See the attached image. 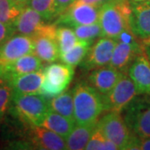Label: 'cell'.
Here are the masks:
<instances>
[{
	"label": "cell",
	"mask_w": 150,
	"mask_h": 150,
	"mask_svg": "<svg viewBox=\"0 0 150 150\" xmlns=\"http://www.w3.org/2000/svg\"><path fill=\"white\" fill-rule=\"evenodd\" d=\"M76 124H91L98 122L104 112L102 95L88 83H79L73 89Z\"/></svg>",
	"instance_id": "1"
},
{
	"label": "cell",
	"mask_w": 150,
	"mask_h": 150,
	"mask_svg": "<svg viewBox=\"0 0 150 150\" xmlns=\"http://www.w3.org/2000/svg\"><path fill=\"white\" fill-rule=\"evenodd\" d=\"M132 4L129 0H108L100 8L99 23L102 37L116 38L121 33L130 29L129 18Z\"/></svg>",
	"instance_id": "2"
},
{
	"label": "cell",
	"mask_w": 150,
	"mask_h": 150,
	"mask_svg": "<svg viewBox=\"0 0 150 150\" xmlns=\"http://www.w3.org/2000/svg\"><path fill=\"white\" fill-rule=\"evenodd\" d=\"M13 100L18 116L32 126L41 125L49 110V101L42 93L13 94Z\"/></svg>",
	"instance_id": "3"
},
{
	"label": "cell",
	"mask_w": 150,
	"mask_h": 150,
	"mask_svg": "<svg viewBox=\"0 0 150 150\" xmlns=\"http://www.w3.org/2000/svg\"><path fill=\"white\" fill-rule=\"evenodd\" d=\"M103 134L111 140L118 149H127L134 134L129 129L121 112L109 111L96 123Z\"/></svg>",
	"instance_id": "4"
},
{
	"label": "cell",
	"mask_w": 150,
	"mask_h": 150,
	"mask_svg": "<svg viewBox=\"0 0 150 150\" xmlns=\"http://www.w3.org/2000/svg\"><path fill=\"white\" fill-rule=\"evenodd\" d=\"M137 95L134 82L129 74L123 73L112 90L102 95L104 111L121 112Z\"/></svg>",
	"instance_id": "5"
},
{
	"label": "cell",
	"mask_w": 150,
	"mask_h": 150,
	"mask_svg": "<svg viewBox=\"0 0 150 150\" xmlns=\"http://www.w3.org/2000/svg\"><path fill=\"white\" fill-rule=\"evenodd\" d=\"M74 76V67L66 64H52L43 69L41 92L43 95L56 96L69 87Z\"/></svg>",
	"instance_id": "6"
},
{
	"label": "cell",
	"mask_w": 150,
	"mask_h": 150,
	"mask_svg": "<svg viewBox=\"0 0 150 150\" xmlns=\"http://www.w3.org/2000/svg\"><path fill=\"white\" fill-rule=\"evenodd\" d=\"M123 110L124 120L133 134L139 138L150 137V100L134 99Z\"/></svg>",
	"instance_id": "7"
},
{
	"label": "cell",
	"mask_w": 150,
	"mask_h": 150,
	"mask_svg": "<svg viewBox=\"0 0 150 150\" xmlns=\"http://www.w3.org/2000/svg\"><path fill=\"white\" fill-rule=\"evenodd\" d=\"M34 51L33 38L13 34L0 46V70L7 65Z\"/></svg>",
	"instance_id": "8"
},
{
	"label": "cell",
	"mask_w": 150,
	"mask_h": 150,
	"mask_svg": "<svg viewBox=\"0 0 150 150\" xmlns=\"http://www.w3.org/2000/svg\"><path fill=\"white\" fill-rule=\"evenodd\" d=\"M100 8L101 6L73 3L59 15L58 23L70 27L96 23L99 22Z\"/></svg>",
	"instance_id": "9"
},
{
	"label": "cell",
	"mask_w": 150,
	"mask_h": 150,
	"mask_svg": "<svg viewBox=\"0 0 150 150\" xmlns=\"http://www.w3.org/2000/svg\"><path fill=\"white\" fill-rule=\"evenodd\" d=\"M117 41L108 37L98 38L91 45L85 59L82 62V67L88 70H93L109 64Z\"/></svg>",
	"instance_id": "10"
},
{
	"label": "cell",
	"mask_w": 150,
	"mask_h": 150,
	"mask_svg": "<svg viewBox=\"0 0 150 150\" xmlns=\"http://www.w3.org/2000/svg\"><path fill=\"white\" fill-rule=\"evenodd\" d=\"M129 28L134 35L144 44L150 43V1L137 2L132 4Z\"/></svg>",
	"instance_id": "11"
},
{
	"label": "cell",
	"mask_w": 150,
	"mask_h": 150,
	"mask_svg": "<svg viewBox=\"0 0 150 150\" xmlns=\"http://www.w3.org/2000/svg\"><path fill=\"white\" fill-rule=\"evenodd\" d=\"M139 94L150 97V60L144 51L138 54L128 69Z\"/></svg>",
	"instance_id": "12"
},
{
	"label": "cell",
	"mask_w": 150,
	"mask_h": 150,
	"mask_svg": "<svg viewBox=\"0 0 150 150\" xmlns=\"http://www.w3.org/2000/svg\"><path fill=\"white\" fill-rule=\"evenodd\" d=\"M123 73L109 65L93 69L88 76L87 83L101 95L111 91Z\"/></svg>",
	"instance_id": "13"
},
{
	"label": "cell",
	"mask_w": 150,
	"mask_h": 150,
	"mask_svg": "<svg viewBox=\"0 0 150 150\" xmlns=\"http://www.w3.org/2000/svg\"><path fill=\"white\" fill-rule=\"evenodd\" d=\"M46 24L43 17L28 5L24 7L13 27L18 34L34 38L42 33Z\"/></svg>",
	"instance_id": "14"
},
{
	"label": "cell",
	"mask_w": 150,
	"mask_h": 150,
	"mask_svg": "<svg viewBox=\"0 0 150 150\" xmlns=\"http://www.w3.org/2000/svg\"><path fill=\"white\" fill-rule=\"evenodd\" d=\"M43 67L42 60L32 53L23 56L0 70V77L10 80L18 76L38 71Z\"/></svg>",
	"instance_id": "15"
},
{
	"label": "cell",
	"mask_w": 150,
	"mask_h": 150,
	"mask_svg": "<svg viewBox=\"0 0 150 150\" xmlns=\"http://www.w3.org/2000/svg\"><path fill=\"white\" fill-rule=\"evenodd\" d=\"M30 139L37 149L44 150L66 149V141L60 135L41 125L32 126Z\"/></svg>",
	"instance_id": "16"
},
{
	"label": "cell",
	"mask_w": 150,
	"mask_h": 150,
	"mask_svg": "<svg viewBox=\"0 0 150 150\" xmlns=\"http://www.w3.org/2000/svg\"><path fill=\"white\" fill-rule=\"evenodd\" d=\"M43 80V69L20 75L9 81L13 94H38L42 93L41 86Z\"/></svg>",
	"instance_id": "17"
},
{
	"label": "cell",
	"mask_w": 150,
	"mask_h": 150,
	"mask_svg": "<svg viewBox=\"0 0 150 150\" xmlns=\"http://www.w3.org/2000/svg\"><path fill=\"white\" fill-rule=\"evenodd\" d=\"M143 51L144 50L142 46H134L122 42H117L108 65L122 73H126L136 56Z\"/></svg>",
	"instance_id": "18"
},
{
	"label": "cell",
	"mask_w": 150,
	"mask_h": 150,
	"mask_svg": "<svg viewBox=\"0 0 150 150\" xmlns=\"http://www.w3.org/2000/svg\"><path fill=\"white\" fill-rule=\"evenodd\" d=\"M34 39L33 54L37 55L43 63L51 64L60 59V50L57 40L48 36H37Z\"/></svg>",
	"instance_id": "19"
},
{
	"label": "cell",
	"mask_w": 150,
	"mask_h": 150,
	"mask_svg": "<svg viewBox=\"0 0 150 150\" xmlns=\"http://www.w3.org/2000/svg\"><path fill=\"white\" fill-rule=\"evenodd\" d=\"M75 125V122L71 121L69 118L54 112L50 108L41 124V126L54 131V133L60 135L64 139L69 137Z\"/></svg>",
	"instance_id": "20"
},
{
	"label": "cell",
	"mask_w": 150,
	"mask_h": 150,
	"mask_svg": "<svg viewBox=\"0 0 150 150\" xmlns=\"http://www.w3.org/2000/svg\"><path fill=\"white\" fill-rule=\"evenodd\" d=\"M96 123L91 124H76L66 141V149L83 150L85 149L86 146L90 139L93 130L95 128Z\"/></svg>",
	"instance_id": "21"
},
{
	"label": "cell",
	"mask_w": 150,
	"mask_h": 150,
	"mask_svg": "<svg viewBox=\"0 0 150 150\" xmlns=\"http://www.w3.org/2000/svg\"><path fill=\"white\" fill-rule=\"evenodd\" d=\"M49 108L75 122L73 90L62 92L49 101Z\"/></svg>",
	"instance_id": "22"
},
{
	"label": "cell",
	"mask_w": 150,
	"mask_h": 150,
	"mask_svg": "<svg viewBox=\"0 0 150 150\" xmlns=\"http://www.w3.org/2000/svg\"><path fill=\"white\" fill-rule=\"evenodd\" d=\"M92 43L93 41L79 40L68 52L60 54L61 61L64 64L70 65L74 68L75 66L79 64L85 59L86 55L90 49Z\"/></svg>",
	"instance_id": "23"
},
{
	"label": "cell",
	"mask_w": 150,
	"mask_h": 150,
	"mask_svg": "<svg viewBox=\"0 0 150 150\" xmlns=\"http://www.w3.org/2000/svg\"><path fill=\"white\" fill-rule=\"evenodd\" d=\"M23 8L14 0H0V22L13 27Z\"/></svg>",
	"instance_id": "24"
},
{
	"label": "cell",
	"mask_w": 150,
	"mask_h": 150,
	"mask_svg": "<svg viewBox=\"0 0 150 150\" xmlns=\"http://www.w3.org/2000/svg\"><path fill=\"white\" fill-rule=\"evenodd\" d=\"M28 6L37 11L46 22L52 21L59 15L55 0H30Z\"/></svg>",
	"instance_id": "25"
},
{
	"label": "cell",
	"mask_w": 150,
	"mask_h": 150,
	"mask_svg": "<svg viewBox=\"0 0 150 150\" xmlns=\"http://www.w3.org/2000/svg\"><path fill=\"white\" fill-rule=\"evenodd\" d=\"M56 40L60 50V54L68 52L79 41L73 28L64 26L57 28Z\"/></svg>",
	"instance_id": "26"
},
{
	"label": "cell",
	"mask_w": 150,
	"mask_h": 150,
	"mask_svg": "<svg viewBox=\"0 0 150 150\" xmlns=\"http://www.w3.org/2000/svg\"><path fill=\"white\" fill-rule=\"evenodd\" d=\"M87 150H117L118 148L111 140L108 139L100 129L95 126L93 130L90 139L86 146Z\"/></svg>",
	"instance_id": "27"
},
{
	"label": "cell",
	"mask_w": 150,
	"mask_h": 150,
	"mask_svg": "<svg viewBox=\"0 0 150 150\" xmlns=\"http://www.w3.org/2000/svg\"><path fill=\"white\" fill-rule=\"evenodd\" d=\"M73 28L76 36L79 40L93 41L96 38L102 37V28L99 22L92 24L78 25Z\"/></svg>",
	"instance_id": "28"
},
{
	"label": "cell",
	"mask_w": 150,
	"mask_h": 150,
	"mask_svg": "<svg viewBox=\"0 0 150 150\" xmlns=\"http://www.w3.org/2000/svg\"><path fill=\"white\" fill-rule=\"evenodd\" d=\"M13 88L9 81L0 77V118H2L9 107L13 100Z\"/></svg>",
	"instance_id": "29"
},
{
	"label": "cell",
	"mask_w": 150,
	"mask_h": 150,
	"mask_svg": "<svg viewBox=\"0 0 150 150\" xmlns=\"http://www.w3.org/2000/svg\"><path fill=\"white\" fill-rule=\"evenodd\" d=\"M117 42H122L124 43L131 44L134 46H141L138 41V38L134 35L131 29H126L121 33L118 37L115 38Z\"/></svg>",
	"instance_id": "30"
},
{
	"label": "cell",
	"mask_w": 150,
	"mask_h": 150,
	"mask_svg": "<svg viewBox=\"0 0 150 150\" xmlns=\"http://www.w3.org/2000/svg\"><path fill=\"white\" fill-rule=\"evenodd\" d=\"M16 33L14 27L0 22V46Z\"/></svg>",
	"instance_id": "31"
},
{
	"label": "cell",
	"mask_w": 150,
	"mask_h": 150,
	"mask_svg": "<svg viewBox=\"0 0 150 150\" xmlns=\"http://www.w3.org/2000/svg\"><path fill=\"white\" fill-rule=\"evenodd\" d=\"M55 1H56L57 6H58L59 15H60L63 12H64L74 2L75 0H55Z\"/></svg>",
	"instance_id": "32"
},
{
	"label": "cell",
	"mask_w": 150,
	"mask_h": 150,
	"mask_svg": "<svg viewBox=\"0 0 150 150\" xmlns=\"http://www.w3.org/2000/svg\"><path fill=\"white\" fill-rule=\"evenodd\" d=\"M108 0H75L74 3L75 4H93V5L102 6L104 3Z\"/></svg>",
	"instance_id": "33"
},
{
	"label": "cell",
	"mask_w": 150,
	"mask_h": 150,
	"mask_svg": "<svg viewBox=\"0 0 150 150\" xmlns=\"http://www.w3.org/2000/svg\"><path fill=\"white\" fill-rule=\"evenodd\" d=\"M139 149L150 150V137L149 138H139Z\"/></svg>",
	"instance_id": "34"
},
{
	"label": "cell",
	"mask_w": 150,
	"mask_h": 150,
	"mask_svg": "<svg viewBox=\"0 0 150 150\" xmlns=\"http://www.w3.org/2000/svg\"><path fill=\"white\" fill-rule=\"evenodd\" d=\"M16 3L18 4H19L20 5L22 6H28V4H29V2H30V0H14Z\"/></svg>",
	"instance_id": "35"
},
{
	"label": "cell",
	"mask_w": 150,
	"mask_h": 150,
	"mask_svg": "<svg viewBox=\"0 0 150 150\" xmlns=\"http://www.w3.org/2000/svg\"><path fill=\"white\" fill-rule=\"evenodd\" d=\"M144 50L145 53L147 54L148 58L150 60V43H148V44H144Z\"/></svg>",
	"instance_id": "36"
},
{
	"label": "cell",
	"mask_w": 150,
	"mask_h": 150,
	"mask_svg": "<svg viewBox=\"0 0 150 150\" xmlns=\"http://www.w3.org/2000/svg\"><path fill=\"white\" fill-rule=\"evenodd\" d=\"M135 2H144V1H148V0H134Z\"/></svg>",
	"instance_id": "37"
}]
</instances>
